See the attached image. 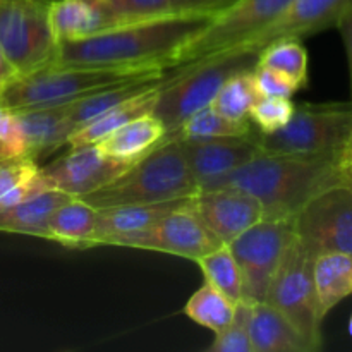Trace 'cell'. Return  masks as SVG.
Listing matches in <instances>:
<instances>
[{
	"mask_svg": "<svg viewBox=\"0 0 352 352\" xmlns=\"http://www.w3.org/2000/svg\"><path fill=\"white\" fill-rule=\"evenodd\" d=\"M296 105L291 98L280 96H260L250 112V120L256 126L258 133L268 134L275 133L291 120Z\"/></svg>",
	"mask_w": 352,
	"mask_h": 352,
	"instance_id": "34",
	"label": "cell"
},
{
	"mask_svg": "<svg viewBox=\"0 0 352 352\" xmlns=\"http://www.w3.org/2000/svg\"><path fill=\"white\" fill-rule=\"evenodd\" d=\"M254 134L237 138H206V140H181L186 162L199 189L213 181L232 174L253 160L260 150Z\"/></svg>",
	"mask_w": 352,
	"mask_h": 352,
	"instance_id": "15",
	"label": "cell"
},
{
	"mask_svg": "<svg viewBox=\"0 0 352 352\" xmlns=\"http://www.w3.org/2000/svg\"><path fill=\"white\" fill-rule=\"evenodd\" d=\"M352 162V129L349 133V138H347L346 144H344L342 151H340V157H339V164H351Z\"/></svg>",
	"mask_w": 352,
	"mask_h": 352,
	"instance_id": "41",
	"label": "cell"
},
{
	"mask_svg": "<svg viewBox=\"0 0 352 352\" xmlns=\"http://www.w3.org/2000/svg\"><path fill=\"white\" fill-rule=\"evenodd\" d=\"M165 76H167V72L133 79V81L127 82H119V85H113L110 88L102 89V91H96L93 95L85 96V98L71 102L69 103L67 113H65V129H67V134L71 136V133H74L76 129L88 124L95 117L102 116L103 112L110 110L112 107L122 103L124 100L131 98V96L138 95V93L144 91L148 88H153L158 82L164 81Z\"/></svg>",
	"mask_w": 352,
	"mask_h": 352,
	"instance_id": "24",
	"label": "cell"
},
{
	"mask_svg": "<svg viewBox=\"0 0 352 352\" xmlns=\"http://www.w3.org/2000/svg\"><path fill=\"white\" fill-rule=\"evenodd\" d=\"M291 3L292 0H237L232 7L212 17L210 23L181 48L175 58V67L241 47L270 26Z\"/></svg>",
	"mask_w": 352,
	"mask_h": 352,
	"instance_id": "9",
	"label": "cell"
},
{
	"mask_svg": "<svg viewBox=\"0 0 352 352\" xmlns=\"http://www.w3.org/2000/svg\"><path fill=\"white\" fill-rule=\"evenodd\" d=\"M28 157L26 136L14 110L0 107V160Z\"/></svg>",
	"mask_w": 352,
	"mask_h": 352,
	"instance_id": "35",
	"label": "cell"
},
{
	"mask_svg": "<svg viewBox=\"0 0 352 352\" xmlns=\"http://www.w3.org/2000/svg\"><path fill=\"white\" fill-rule=\"evenodd\" d=\"M253 305L241 301L236 305V313L229 325L215 333L206 351L208 352H253L250 340V318Z\"/></svg>",
	"mask_w": 352,
	"mask_h": 352,
	"instance_id": "33",
	"label": "cell"
},
{
	"mask_svg": "<svg viewBox=\"0 0 352 352\" xmlns=\"http://www.w3.org/2000/svg\"><path fill=\"white\" fill-rule=\"evenodd\" d=\"M74 196L60 189H47L17 205L0 208V232L26 234L47 239L50 217Z\"/></svg>",
	"mask_w": 352,
	"mask_h": 352,
	"instance_id": "23",
	"label": "cell"
},
{
	"mask_svg": "<svg viewBox=\"0 0 352 352\" xmlns=\"http://www.w3.org/2000/svg\"><path fill=\"white\" fill-rule=\"evenodd\" d=\"M110 30L117 26L175 16L170 0H102Z\"/></svg>",
	"mask_w": 352,
	"mask_h": 352,
	"instance_id": "32",
	"label": "cell"
},
{
	"mask_svg": "<svg viewBox=\"0 0 352 352\" xmlns=\"http://www.w3.org/2000/svg\"><path fill=\"white\" fill-rule=\"evenodd\" d=\"M69 103L38 109L14 110L28 143V157L33 160L50 157L54 151L67 143L65 113Z\"/></svg>",
	"mask_w": 352,
	"mask_h": 352,
	"instance_id": "20",
	"label": "cell"
},
{
	"mask_svg": "<svg viewBox=\"0 0 352 352\" xmlns=\"http://www.w3.org/2000/svg\"><path fill=\"white\" fill-rule=\"evenodd\" d=\"M352 129V103L296 107L291 120L275 133L254 134L263 155L340 157Z\"/></svg>",
	"mask_w": 352,
	"mask_h": 352,
	"instance_id": "6",
	"label": "cell"
},
{
	"mask_svg": "<svg viewBox=\"0 0 352 352\" xmlns=\"http://www.w3.org/2000/svg\"><path fill=\"white\" fill-rule=\"evenodd\" d=\"M336 26L339 28L340 36H342L344 47L347 52V60H349V72H351V91H352V2L346 7L340 17L337 19Z\"/></svg>",
	"mask_w": 352,
	"mask_h": 352,
	"instance_id": "39",
	"label": "cell"
},
{
	"mask_svg": "<svg viewBox=\"0 0 352 352\" xmlns=\"http://www.w3.org/2000/svg\"><path fill=\"white\" fill-rule=\"evenodd\" d=\"M237 0H170L172 12L175 16L215 17L232 7Z\"/></svg>",
	"mask_w": 352,
	"mask_h": 352,
	"instance_id": "38",
	"label": "cell"
},
{
	"mask_svg": "<svg viewBox=\"0 0 352 352\" xmlns=\"http://www.w3.org/2000/svg\"><path fill=\"white\" fill-rule=\"evenodd\" d=\"M258 64L282 72L299 88L308 86V52L301 40H277L263 48L258 55Z\"/></svg>",
	"mask_w": 352,
	"mask_h": 352,
	"instance_id": "31",
	"label": "cell"
},
{
	"mask_svg": "<svg viewBox=\"0 0 352 352\" xmlns=\"http://www.w3.org/2000/svg\"><path fill=\"white\" fill-rule=\"evenodd\" d=\"M250 340L253 352H311L291 322L267 301L253 305Z\"/></svg>",
	"mask_w": 352,
	"mask_h": 352,
	"instance_id": "21",
	"label": "cell"
},
{
	"mask_svg": "<svg viewBox=\"0 0 352 352\" xmlns=\"http://www.w3.org/2000/svg\"><path fill=\"white\" fill-rule=\"evenodd\" d=\"M198 192L179 141L158 144L134 162L122 175L103 188L81 196L93 208L172 201L192 198Z\"/></svg>",
	"mask_w": 352,
	"mask_h": 352,
	"instance_id": "3",
	"label": "cell"
},
{
	"mask_svg": "<svg viewBox=\"0 0 352 352\" xmlns=\"http://www.w3.org/2000/svg\"><path fill=\"white\" fill-rule=\"evenodd\" d=\"M253 69L237 72L236 76L227 79L210 107L230 119L250 120L251 109L261 96L254 81Z\"/></svg>",
	"mask_w": 352,
	"mask_h": 352,
	"instance_id": "30",
	"label": "cell"
},
{
	"mask_svg": "<svg viewBox=\"0 0 352 352\" xmlns=\"http://www.w3.org/2000/svg\"><path fill=\"white\" fill-rule=\"evenodd\" d=\"M191 199L203 222L222 244H230L244 230L263 219L261 203L239 189H203Z\"/></svg>",
	"mask_w": 352,
	"mask_h": 352,
	"instance_id": "14",
	"label": "cell"
},
{
	"mask_svg": "<svg viewBox=\"0 0 352 352\" xmlns=\"http://www.w3.org/2000/svg\"><path fill=\"white\" fill-rule=\"evenodd\" d=\"M349 336L352 337V315H351V318H349Z\"/></svg>",
	"mask_w": 352,
	"mask_h": 352,
	"instance_id": "43",
	"label": "cell"
},
{
	"mask_svg": "<svg viewBox=\"0 0 352 352\" xmlns=\"http://www.w3.org/2000/svg\"><path fill=\"white\" fill-rule=\"evenodd\" d=\"M96 213L98 210L81 198L69 199L50 217L47 239L74 250L91 248Z\"/></svg>",
	"mask_w": 352,
	"mask_h": 352,
	"instance_id": "26",
	"label": "cell"
},
{
	"mask_svg": "<svg viewBox=\"0 0 352 352\" xmlns=\"http://www.w3.org/2000/svg\"><path fill=\"white\" fill-rule=\"evenodd\" d=\"M294 239V220L261 219L227 244L243 275V301H265L268 285Z\"/></svg>",
	"mask_w": 352,
	"mask_h": 352,
	"instance_id": "10",
	"label": "cell"
},
{
	"mask_svg": "<svg viewBox=\"0 0 352 352\" xmlns=\"http://www.w3.org/2000/svg\"><path fill=\"white\" fill-rule=\"evenodd\" d=\"M294 230L306 250L352 254V188L337 184L309 199L296 215Z\"/></svg>",
	"mask_w": 352,
	"mask_h": 352,
	"instance_id": "11",
	"label": "cell"
},
{
	"mask_svg": "<svg viewBox=\"0 0 352 352\" xmlns=\"http://www.w3.org/2000/svg\"><path fill=\"white\" fill-rule=\"evenodd\" d=\"M340 170H342L344 184L349 186V188H352V162H351V164L340 165Z\"/></svg>",
	"mask_w": 352,
	"mask_h": 352,
	"instance_id": "42",
	"label": "cell"
},
{
	"mask_svg": "<svg viewBox=\"0 0 352 352\" xmlns=\"http://www.w3.org/2000/svg\"><path fill=\"white\" fill-rule=\"evenodd\" d=\"M167 76L164 78V81L158 82L153 88H148L144 89V91L138 93V95L131 96V98L124 100L122 103L112 107L110 110L103 112L102 116L95 117V119L89 120L88 124H85V126H81L79 129H76L74 133H71V136L67 138V143L65 144H67L69 148L96 144L100 140L109 136L110 133H113V131H117L119 127H122L124 124L131 122V120L138 119V117L146 116V113H153L158 95H160V89L162 86H164Z\"/></svg>",
	"mask_w": 352,
	"mask_h": 352,
	"instance_id": "19",
	"label": "cell"
},
{
	"mask_svg": "<svg viewBox=\"0 0 352 352\" xmlns=\"http://www.w3.org/2000/svg\"><path fill=\"white\" fill-rule=\"evenodd\" d=\"M134 162L107 157L96 144L71 148L65 157L41 168L54 188L81 198L122 175Z\"/></svg>",
	"mask_w": 352,
	"mask_h": 352,
	"instance_id": "13",
	"label": "cell"
},
{
	"mask_svg": "<svg viewBox=\"0 0 352 352\" xmlns=\"http://www.w3.org/2000/svg\"><path fill=\"white\" fill-rule=\"evenodd\" d=\"M210 17L168 16L124 24L82 40L58 43L57 67L174 69L181 48Z\"/></svg>",
	"mask_w": 352,
	"mask_h": 352,
	"instance_id": "1",
	"label": "cell"
},
{
	"mask_svg": "<svg viewBox=\"0 0 352 352\" xmlns=\"http://www.w3.org/2000/svg\"><path fill=\"white\" fill-rule=\"evenodd\" d=\"M168 69L48 67L16 74L0 86V103L10 110L71 103L119 82L164 74Z\"/></svg>",
	"mask_w": 352,
	"mask_h": 352,
	"instance_id": "4",
	"label": "cell"
},
{
	"mask_svg": "<svg viewBox=\"0 0 352 352\" xmlns=\"http://www.w3.org/2000/svg\"><path fill=\"white\" fill-rule=\"evenodd\" d=\"M188 199V198H184ZM184 199L148 203V205H126L102 208L96 213L93 246H119L126 237L140 234L153 227L170 210L181 205Z\"/></svg>",
	"mask_w": 352,
	"mask_h": 352,
	"instance_id": "17",
	"label": "cell"
},
{
	"mask_svg": "<svg viewBox=\"0 0 352 352\" xmlns=\"http://www.w3.org/2000/svg\"><path fill=\"white\" fill-rule=\"evenodd\" d=\"M50 0H0V45L16 74L48 67L58 43L48 21Z\"/></svg>",
	"mask_w": 352,
	"mask_h": 352,
	"instance_id": "8",
	"label": "cell"
},
{
	"mask_svg": "<svg viewBox=\"0 0 352 352\" xmlns=\"http://www.w3.org/2000/svg\"><path fill=\"white\" fill-rule=\"evenodd\" d=\"M313 282L320 315L325 318L342 299L352 294V254H318L313 263Z\"/></svg>",
	"mask_w": 352,
	"mask_h": 352,
	"instance_id": "25",
	"label": "cell"
},
{
	"mask_svg": "<svg viewBox=\"0 0 352 352\" xmlns=\"http://www.w3.org/2000/svg\"><path fill=\"white\" fill-rule=\"evenodd\" d=\"M258 52L237 48L177 65L162 86L153 116L164 122L167 134L172 133L192 113L212 105L227 79L253 69L258 64Z\"/></svg>",
	"mask_w": 352,
	"mask_h": 352,
	"instance_id": "5",
	"label": "cell"
},
{
	"mask_svg": "<svg viewBox=\"0 0 352 352\" xmlns=\"http://www.w3.org/2000/svg\"><path fill=\"white\" fill-rule=\"evenodd\" d=\"M351 2L352 0H292L291 6L280 17H277L270 26H267L237 48L260 54L272 41L287 40V38L302 40L320 31L329 30L336 26L340 14Z\"/></svg>",
	"mask_w": 352,
	"mask_h": 352,
	"instance_id": "16",
	"label": "cell"
},
{
	"mask_svg": "<svg viewBox=\"0 0 352 352\" xmlns=\"http://www.w3.org/2000/svg\"><path fill=\"white\" fill-rule=\"evenodd\" d=\"M251 120H236L217 112L213 107L199 110L184 120L172 133L165 134L162 143L181 140H206V138H237L253 134ZM160 143V144H162Z\"/></svg>",
	"mask_w": 352,
	"mask_h": 352,
	"instance_id": "27",
	"label": "cell"
},
{
	"mask_svg": "<svg viewBox=\"0 0 352 352\" xmlns=\"http://www.w3.org/2000/svg\"><path fill=\"white\" fill-rule=\"evenodd\" d=\"M14 76H16V71L10 65L9 58H7L6 52H3L2 45H0V86L9 81L10 78H14Z\"/></svg>",
	"mask_w": 352,
	"mask_h": 352,
	"instance_id": "40",
	"label": "cell"
},
{
	"mask_svg": "<svg viewBox=\"0 0 352 352\" xmlns=\"http://www.w3.org/2000/svg\"><path fill=\"white\" fill-rule=\"evenodd\" d=\"M119 246L158 251L196 261L222 246V243L203 222L192 199L188 198L162 217L153 227L126 237Z\"/></svg>",
	"mask_w": 352,
	"mask_h": 352,
	"instance_id": "12",
	"label": "cell"
},
{
	"mask_svg": "<svg viewBox=\"0 0 352 352\" xmlns=\"http://www.w3.org/2000/svg\"><path fill=\"white\" fill-rule=\"evenodd\" d=\"M315 256L298 239L285 251L265 301L282 313L306 340L311 352L322 349V323L315 282H313Z\"/></svg>",
	"mask_w": 352,
	"mask_h": 352,
	"instance_id": "7",
	"label": "cell"
},
{
	"mask_svg": "<svg viewBox=\"0 0 352 352\" xmlns=\"http://www.w3.org/2000/svg\"><path fill=\"white\" fill-rule=\"evenodd\" d=\"M40 172L36 160L30 157L0 160V199Z\"/></svg>",
	"mask_w": 352,
	"mask_h": 352,
	"instance_id": "36",
	"label": "cell"
},
{
	"mask_svg": "<svg viewBox=\"0 0 352 352\" xmlns=\"http://www.w3.org/2000/svg\"><path fill=\"white\" fill-rule=\"evenodd\" d=\"M234 313L236 305L206 280L184 306V315L189 320L212 330L213 333L226 329L234 318Z\"/></svg>",
	"mask_w": 352,
	"mask_h": 352,
	"instance_id": "28",
	"label": "cell"
},
{
	"mask_svg": "<svg viewBox=\"0 0 352 352\" xmlns=\"http://www.w3.org/2000/svg\"><path fill=\"white\" fill-rule=\"evenodd\" d=\"M196 263L201 268L205 280L219 289L234 305L243 301V275L232 251L227 244L205 254Z\"/></svg>",
	"mask_w": 352,
	"mask_h": 352,
	"instance_id": "29",
	"label": "cell"
},
{
	"mask_svg": "<svg viewBox=\"0 0 352 352\" xmlns=\"http://www.w3.org/2000/svg\"><path fill=\"white\" fill-rule=\"evenodd\" d=\"M165 134L167 129L164 122L153 113H146L110 133L109 136L100 140L96 146L107 157L138 162L153 148H157L164 141Z\"/></svg>",
	"mask_w": 352,
	"mask_h": 352,
	"instance_id": "22",
	"label": "cell"
},
{
	"mask_svg": "<svg viewBox=\"0 0 352 352\" xmlns=\"http://www.w3.org/2000/svg\"><path fill=\"white\" fill-rule=\"evenodd\" d=\"M337 184H344V177L336 157L258 153L246 165L203 189H239L261 203L263 219L294 220L309 199Z\"/></svg>",
	"mask_w": 352,
	"mask_h": 352,
	"instance_id": "2",
	"label": "cell"
},
{
	"mask_svg": "<svg viewBox=\"0 0 352 352\" xmlns=\"http://www.w3.org/2000/svg\"><path fill=\"white\" fill-rule=\"evenodd\" d=\"M48 21L57 43L82 40L110 30L102 0H50Z\"/></svg>",
	"mask_w": 352,
	"mask_h": 352,
	"instance_id": "18",
	"label": "cell"
},
{
	"mask_svg": "<svg viewBox=\"0 0 352 352\" xmlns=\"http://www.w3.org/2000/svg\"><path fill=\"white\" fill-rule=\"evenodd\" d=\"M254 81H256L258 89L261 96H280V98H291L296 91H299V86L287 78L282 72L274 71L270 67L256 64L253 69Z\"/></svg>",
	"mask_w": 352,
	"mask_h": 352,
	"instance_id": "37",
	"label": "cell"
}]
</instances>
